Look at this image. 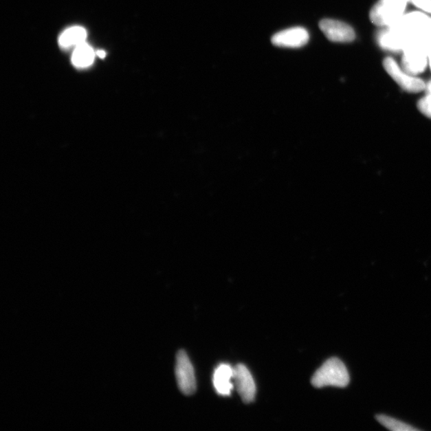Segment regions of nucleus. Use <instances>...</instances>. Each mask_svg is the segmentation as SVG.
I'll list each match as a JSON object with an SVG mask.
<instances>
[{
  "label": "nucleus",
  "instance_id": "obj_1",
  "mask_svg": "<svg viewBox=\"0 0 431 431\" xmlns=\"http://www.w3.org/2000/svg\"><path fill=\"white\" fill-rule=\"evenodd\" d=\"M390 27L397 32L405 47L411 43H420L429 47L431 43V18L423 13L406 14Z\"/></svg>",
  "mask_w": 431,
  "mask_h": 431
},
{
  "label": "nucleus",
  "instance_id": "obj_2",
  "mask_svg": "<svg viewBox=\"0 0 431 431\" xmlns=\"http://www.w3.org/2000/svg\"><path fill=\"white\" fill-rule=\"evenodd\" d=\"M350 382V376L346 366L338 358H331L327 360L320 368L316 371L311 379V384L317 388L324 386H336L345 388Z\"/></svg>",
  "mask_w": 431,
  "mask_h": 431
},
{
  "label": "nucleus",
  "instance_id": "obj_3",
  "mask_svg": "<svg viewBox=\"0 0 431 431\" xmlns=\"http://www.w3.org/2000/svg\"><path fill=\"white\" fill-rule=\"evenodd\" d=\"M409 0H379L371 9V21L378 26H393L404 16Z\"/></svg>",
  "mask_w": 431,
  "mask_h": 431
},
{
  "label": "nucleus",
  "instance_id": "obj_4",
  "mask_svg": "<svg viewBox=\"0 0 431 431\" xmlns=\"http://www.w3.org/2000/svg\"><path fill=\"white\" fill-rule=\"evenodd\" d=\"M428 46L420 43H411L403 49V66L405 72L415 76L422 73L427 67L428 58Z\"/></svg>",
  "mask_w": 431,
  "mask_h": 431
},
{
  "label": "nucleus",
  "instance_id": "obj_5",
  "mask_svg": "<svg viewBox=\"0 0 431 431\" xmlns=\"http://www.w3.org/2000/svg\"><path fill=\"white\" fill-rule=\"evenodd\" d=\"M175 374L181 393L186 395L195 394L197 390L195 369L184 351H180L177 355Z\"/></svg>",
  "mask_w": 431,
  "mask_h": 431
},
{
  "label": "nucleus",
  "instance_id": "obj_6",
  "mask_svg": "<svg viewBox=\"0 0 431 431\" xmlns=\"http://www.w3.org/2000/svg\"><path fill=\"white\" fill-rule=\"evenodd\" d=\"M384 66L389 76L406 91L416 93L422 91L427 87L424 82L421 80L420 78H415L407 72L401 71L397 63L393 58H385Z\"/></svg>",
  "mask_w": 431,
  "mask_h": 431
},
{
  "label": "nucleus",
  "instance_id": "obj_7",
  "mask_svg": "<svg viewBox=\"0 0 431 431\" xmlns=\"http://www.w3.org/2000/svg\"><path fill=\"white\" fill-rule=\"evenodd\" d=\"M234 384L243 402L250 404L256 397V384L246 366L239 364L234 368Z\"/></svg>",
  "mask_w": 431,
  "mask_h": 431
},
{
  "label": "nucleus",
  "instance_id": "obj_8",
  "mask_svg": "<svg viewBox=\"0 0 431 431\" xmlns=\"http://www.w3.org/2000/svg\"><path fill=\"white\" fill-rule=\"evenodd\" d=\"M320 28L331 42L350 43L355 38L353 27L349 24L335 19H323L320 23Z\"/></svg>",
  "mask_w": 431,
  "mask_h": 431
},
{
  "label": "nucleus",
  "instance_id": "obj_9",
  "mask_svg": "<svg viewBox=\"0 0 431 431\" xmlns=\"http://www.w3.org/2000/svg\"><path fill=\"white\" fill-rule=\"evenodd\" d=\"M309 41V32L304 27H297L284 30L274 34L271 41L274 46L287 48L304 47Z\"/></svg>",
  "mask_w": 431,
  "mask_h": 431
},
{
  "label": "nucleus",
  "instance_id": "obj_10",
  "mask_svg": "<svg viewBox=\"0 0 431 431\" xmlns=\"http://www.w3.org/2000/svg\"><path fill=\"white\" fill-rule=\"evenodd\" d=\"M214 385L218 395L230 396L234 388V368L228 364L218 366L214 375Z\"/></svg>",
  "mask_w": 431,
  "mask_h": 431
},
{
  "label": "nucleus",
  "instance_id": "obj_11",
  "mask_svg": "<svg viewBox=\"0 0 431 431\" xmlns=\"http://www.w3.org/2000/svg\"><path fill=\"white\" fill-rule=\"evenodd\" d=\"M96 53L93 48L84 42L76 46L73 53L72 63L77 67H87L91 66L95 58Z\"/></svg>",
  "mask_w": 431,
  "mask_h": 431
},
{
  "label": "nucleus",
  "instance_id": "obj_12",
  "mask_svg": "<svg viewBox=\"0 0 431 431\" xmlns=\"http://www.w3.org/2000/svg\"><path fill=\"white\" fill-rule=\"evenodd\" d=\"M87 38L86 30L81 27H73L66 30L59 38V45L63 47L78 46L85 42Z\"/></svg>",
  "mask_w": 431,
  "mask_h": 431
},
{
  "label": "nucleus",
  "instance_id": "obj_13",
  "mask_svg": "<svg viewBox=\"0 0 431 431\" xmlns=\"http://www.w3.org/2000/svg\"><path fill=\"white\" fill-rule=\"evenodd\" d=\"M379 43L384 48L399 51L404 49V43L400 38L399 34L396 33L393 28L390 27L388 31L382 34L380 36Z\"/></svg>",
  "mask_w": 431,
  "mask_h": 431
},
{
  "label": "nucleus",
  "instance_id": "obj_14",
  "mask_svg": "<svg viewBox=\"0 0 431 431\" xmlns=\"http://www.w3.org/2000/svg\"><path fill=\"white\" fill-rule=\"evenodd\" d=\"M376 420L384 426L386 428L394 431H415L419 430L417 428L411 427L410 425L401 422V421L389 417L385 415L376 416Z\"/></svg>",
  "mask_w": 431,
  "mask_h": 431
},
{
  "label": "nucleus",
  "instance_id": "obj_15",
  "mask_svg": "<svg viewBox=\"0 0 431 431\" xmlns=\"http://www.w3.org/2000/svg\"><path fill=\"white\" fill-rule=\"evenodd\" d=\"M427 90V95L420 99L418 108L425 116L431 118V82L428 84Z\"/></svg>",
  "mask_w": 431,
  "mask_h": 431
},
{
  "label": "nucleus",
  "instance_id": "obj_16",
  "mask_svg": "<svg viewBox=\"0 0 431 431\" xmlns=\"http://www.w3.org/2000/svg\"><path fill=\"white\" fill-rule=\"evenodd\" d=\"M416 7L423 10L424 12L431 14V0H410Z\"/></svg>",
  "mask_w": 431,
  "mask_h": 431
},
{
  "label": "nucleus",
  "instance_id": "obj_17",
  "mask_svg": "<svg viewBox=\"0 0 431 431\" xmlns=\"http://www.w3.org/2000/svg\"><path fill=\"white\" fill-rule=\"evenodd\" d=\"M96 56H98L99 58H104L106 57V52L104 51H98L96 52Z\"/></svg>",
  "mask_w": 431,
  "mask_h": 431
},
{
  "label": "nucleus",
  "instance_id": "obj_18",
  "mask_svg": "<svg viewBox=\"0 0 431 431\" xmlns=\"http://www.w3.org/2000/svg\"><path fill=\"white\" fill-rule=\"evenodd\" d=\"M428 58H429V64H430V67L431 69V43L430 44L429 48H428Z\"/></svg>",
  "mask_w": 431,
  "mask_h": 431
}]
</instances>
